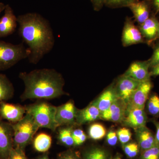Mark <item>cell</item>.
I'll list each match as a JSON object with an SVG mask.
<instances>
[{
    "mask_svg": "<svg viewBox=\"0 0 159 159\" xmlns=\"http://www.w3.org/2000/svg\"><path fill=\"white\" fill-rule=\"evenodd\" d=\"M25 89L20 96L23 101L27 99H55L68 94L64 90L65 84L62 74L54 69H35L20 73Z\"/></svg>",
    "mask_w": 159,
    "mask_h": 159,
    "instance_id": "2",
    "label": "cell"
},
{
    "mask_svg": "<svg viewBox=\"0 0 159 159\" xmlns=\"http://www.w3.org/2000/svg\"><path fill=\"white\" fill-rule=\"evenodd\" d=\"M158 38H159V24L158 34Z\"/></svg>",
    "mask_w": 159,
    "mask_h": 159,
    "instance_id": "43",
    "label": "cell"
},
{
    "mask_svg": "<svg viewBox=\"0 0 159 159\" xmlns=\"http://www.w3.org/2000/svg\"><path fill=\"white\" fill-rule=\"evenodd\" d=\"M146 110L148 114L154 117H159V97L152 94L146 102Z\"/></svg>",
    "mask_w": 159,
    "mask_h": 159,
    "instance_id": "26",
    "label": "cell"
},
{
    "mask_svg": "<svg viewBox=\"0 0 159 159\" xmlns=\"http://www.w3.org/2000/svg\"><path fill=\"white\" fill-rule=\"evenodd\" d=\"M151 6L150 1L138 0L129 5L128 8L137 22L141 25L150 17Z\"/></svg>",
    "mask_w": 159,
    "mask_h": 159,
    "instance_id": "18",
    "label": "cell"
},
{
    "mask_svg": "<svg viewBox=\"0 0 159 159\" xmlns=\"http://www.w3.org/2000/svg\"><path fill=\"white\" fill-rule=\"evenodd\" d=\"M52 138L50 135L44 133L38 134L33 140V147L36 151L45 152L51 148Z\"/></svg>",
    "mask_w": 159,
    "mask_h": 159,
    "instance_id": "24",
    "label": "cell"
},
{
    "mask_svg": "<svg viewBox=\"0 0 159 159\" xmlns=\"http://www.w3.org/2000/svg\"><path fill=\"white\" fill-rule=\"evenodd\" d=\"M106 133L107 130L105 127L100 123L92 124L88 129L89 137L94 140H99L103 139Z\"/></svg>",
    "mask_w": 159,
    "mask_h": 159,
    "instance_id": "25",
    "label": "cell"
},
{
    "mask_svg": "<svg viewBox=\"0 0 159 159\" xmlns=\"http://www.w3.org/2000/svg\"><path fill=\"white\" fill-rule=\"evenodd\" d=\"M4 15L0 18V38L13 34L17 25V17L16 16L11 6L6 5Z\"/></svg>",
    "mask_w": 159,
    "mask_h": 159,
    "instance_id": "14",
    "label": "cell"
},
{
    "mask_svg": "<svg viewBox=\"0 0 159 159\" xmlns=\"http://www.w3.org/2000/svg\"><path fill=\"white\" fill-rule=\"evenodd\" d=\"M148 121L147 114L143 109H134L127 111L125 118L121 124L125 127L134 129L146 126Z\"/></svg>",
    "mask_w": 159,
    "mask_h": 159,
    "instance_id": "15",
    "label": "cell"
},
{
    "mask_svg": "<svg viewBox=\"0 0 159 159\" xmlns=\"http://www.w3.org/2000/svg\"><path fill=\"white\" fill-rule=\"evenodd\" d=\"M8 159H28L25 151L20 148H14L11 149Z\"/></svg>",
    "mask_w": 159,
    "mask_h": 159,
    "instance_id": "33",
    "label": "cell"
},
{
    "mask_svg": "<svg viewBox=\"0 0 159 159\" xmlns=\"http://www.w3.org/2000/svg\"><path fill=\"white\" fill-rule=\"evenodd\" d=\"M151 6H152L157 12H159V0H151Z\"/></svg>",
    "mask_w": 159,
    "mask_h": 159,
    "instance_id": "39",
    "label": "cell"
},
{
    "mask_svg": "<svg viewBox=\"0 0 159 159\" xmlns=\"http://www.w3.org/2000/svg\"><path fill=\"white\" fill-rule=\"evenodd\" d=\"M74 139V146H79L83 145L87 139V136L83 130L78 128L73 129L72 132Z\"/></svg>",
    "mask_w": 159,
    "mask_h": 159,
    "instance_id": "29",
    "label": "cell"
},
{
    "mask_svg": "<svg viewBox=\"0 0 159 159\" xmlns=\"http://www.w3.org/2000/svg\"><path fill=\"white\" fill-rule=\"evenodd\" d=\"M140 83L124 74L121 75L115 82V89L117 97L123 100L127 105L131 97Z\"/></svg>",
    "mask_w": 159,
    "mask_h": 159,
    "instance_id": "9",
    "label": "cell"
},
{
    "mask_svg": "<svg viewBox=\"0 0 159 159\" xmlns=\"http://www.w3.org/2000/svg\"><path fill=\"white\" fill-rule=\"evenodd\" d=\"M150 72L151 76H159V65L152 68Z\"/></svg>",
    "mask_w": 159,
    "mask_h": 159,
    "instance_id": "38",
    "label": "cell"
},
{
    "mask_svg": "<svg viewBox=\"0 0 159 159\" xmlns=\"http://www.w3.org/2000/svg\"><path fill=\"white\" fill-rule=\"evenodd\" d=\"M38 159H50L47 155L45 154L39 157Z\"/></svg>",
    "mask_w": 159,
    "mask_h": 159,
    "instance_id": "41",
    "label": "cell"
},
{
    "mask_svg": "<svg viewBox=\"0 0 159 159\" xmlns=\"http://www.w3.org/2000/svg\"><path fill=\"white\" fill-rule=\"evenodd\" d=\"M118 139L122 146L129 142L131 139L132 133L130 130L126 127L119 128L116 131Z\"/></svg>",
    "mask_w": 159,
    "mask_h": 159,
    "instance_id": "31",
    "label": "cell"
},
{
    "mask_svg": "<svg viewBox=\"0 0 159 159\" xmlns=\"http://www.w3.org/2000/svg\"><path fill=\"white\" fill-rule=\"evenodd\" d=\"M19 34L28 46L29 62L37 64L50 53L55 43V38L49 21L39 13L31 12L17 17Z\"/></svg>",
    "mask_w": 159,
    "mask_h": 159,
    "instance_id": "1",
    "label": "cell"
},
{
    "mask_svg": "<svg viewBox=\"0 0 159 159\" xmlns=\"http://www.w3.org/2000/svg\"><path fill=\"white\" fill-rule=\"evenodd\" d=\"M118 140L116 132L114 129H111L107 134V142L110 146H115L118 143Z\"/></svg>",
    "mask_w": 159,
    "mask_h": 159,
    "instance_id": "34",
    "label": "cell"
},
{
    "mask_svg": "<svg viewBox=\"0 0 159 159\" xmlns=\"http://www.w3.org/2000/svg\"><path fill=\"white\" fill-rule=\"evenodd\" d=\"M112 159H122L121 158H120V157H116L114 158H113Z\"/></svg>",
    "mask_w": 159,
    "mask_h": 159,
    "instance_id": "42",
    "label": "cell"
},
{
    "mask_svg": "<svg viewBox=\"0 0 159 159\" xmlns=\"http://www.w3.org/2000/svg\"><path fill=\"white\" fill-rule=\"evenodd\" d=\"M82 157L83 159H112L107 149L99 146H92L86 148Z\"/></svg>",
    "mask_w": 159,
    "mask_h": 159,
    "instance_id": "21",
    "label": "cell"
},
{
    "mask_svg": "<svg viewBox=\"0 0 159 159\" xmlns=\"http://www.w3.org/2000/svg\"><path fill=\"white\" fill-rule=\"evenodd\" d=\"M30 51L23 43L13 44L0 41V70H8L22 60L28 58Z\"/></svg>",
    "mask_w": 159,
    "mask_h": 159,
    "instance_id": "5",
    "label": "cell"
},
{
    "mask_svg": "<svg viewBox=\"0 0 159 159\" xmlns=\"http://www.w3.org/2000/svg\"><path fill=\"white\" fill-rule=\"evenodd\" d=\"M149 68L148 60L134 61L123 74L137 81L142 82L150 80Z\"/></svg>",
    "mask_w": 159,
    "mask_h": 159,
    "instance_id": "13",
    "label": "cell"
},
{
    "mask_svg": "<svg viewBox=\"0 0 159 159\" xmlns=\"http://www.w3.org/2000/svg\"><path fill=\"white\" fill-rule=\"evenodd\" d=\"M13 84L5 74H0V102L9 100L14 96Z\"/></svg>",
    "mask_w": 159,
    "mask_h": 159,
    "instance_id": "22",
    "label": "cell"
},
{
    "mask_svg": "<svg viewBox=\"0 0 159 159\" xmlns=\"http://www.w3.org/2000/svg\"><path fill=\"white\" fill-rule=\"evenodd\" d=\"M25 107L26 113L31 115L40 128L48 129L54 132L59 127L55 120V106L40 101Z\"/></svg>",
    "mask_w": 159,
    "mask_h": 159,
    "instance_id": "4",
    "label": "cell"
},
{
    "mask_svg": "<svg viewBox=\"0 0 159 159\" xmlns=\"http://www.w3.org/2000/svg\"><path fill=\"white\" fill-rule=\"evenodd\" d=\"M146 1H151V0H146Z\"/></svg>",
    "mask_w": 159,
    "mask_h": 159,
    "instance_id": "44",
    "label": "cell"
},
{
    "mask_svg": "<svg viewBox=\"0 0 159 159\" xmlns=\"http://www.w3.org/2000/svg\"><path fill=\"white\" fill-rule=\"evenodd\" d=\"M77 108L74 101L69 100L64 104L56 107L55 120L59 127L75 126Z\"/></svg>",
    "mask_w": 159,
    "mask_h": 159,
    "instance_id": "8",
    "label": "cell"
},
{
    "mask_svg": "<svg viewBox=\"0 0 159 159\" xmlns=\"http://www.w3.org/2000/svg\"><path fill=\"white\" fill-rule=\"evenodd\" d=\"M152 87L153 84L151 80L140 83L129 99L126 111L134 109H145V104Z\"/></svg>",
    "mask_w": 159,
    "mask_h": 159,
    "instance_id": "6",
    "label": "cell"
},
{
    "mask_svg": "<svg viewBox=\"0 0 159 159\" xmlns=\"http://www.w3.org/2000/svg\"><path fill=\"white\" fill-rule=\"evenodd\" d=\"M74 126H63L59 127L57 134V140L60 144L66 147L74 146L72 132Z\"/></svg>",
    "mask_w": 159,
    "mask_h": 159,
    "instance_id": "23",
    "label": "cell"
},
{
    "mask_svg": "<svg viewBox=\"0 0 159 159\" xmlns=\"http://www.w3.org/2000/svg\"><path fill=\"white\" fill-rule=\"evenodd\" d=\"M122 42L124 47H129L133 45L141 43L144 42L139 28L134 24L131 19L126 18L122 31Z\"/></svg>",
    "mask_w": 159,
    "mask_h": 159,
    "instance_id": "10",
    "label": "cell"
},
{
    "mask_svg": "<svg viewBox=\"0 0 159 159\" xmlns=\"http://www.w3.org/2000/svg\"><path fill=\"white\" fill-rule=\"evenodd\" d=\"M159 22L154 16H151L140 25L139 29L143 38L151 43L158 38Z\"/></svg>",
    "mask_w": 159,
    "mask_h": 159,
    "instance_id": "20",
    "label": "cell"
},
{
    "mask_svg": "<svg viewBox=\"0 0 159 159\" xmlns=\"http://www.w3.org/2000/svg\"><path fill=\"white\" fill-rule=\"evenodd\" d=\"M101 112L99 109L91 102L85 108L77 109L76 112V125L80 126L100 119Z\"/></svg>",
    "mask_w": 159,
    "mask_h": 159,
    "instance_id": "16",
    "label": "cell"
},
{
    "mask_svg": "<svg viewBox=\"0 0 159 159\" xmlns=\"http://www.w3.org/2000/svg\"><path fill=\"white\" fill-rule=\"evenodd\" d=\"M26 113L25 107L18 104L0 102V117L11 124L21 120Z\"/></svg>",
    "mask_w": 159,
    "mask_h": 159,
    "instance_id": "11",
    "label": "cell"
},
{
    "mask_svg": "<svg viewBox=\"0 0 159 159\" xmlns=\"http://www.w3.org/2000/svg\"><path fill=\"white\" fill-rule=\"evenodd\" d=\"M148 61L151 68L159 65V42L156 46L152 56Z\"/></svg>",
    "mask_w": 159,
    "mask_h": 159,
    "instance_id": "35",
    "label": "cell"
},
{
    "mask_svg": "<svg viewBox=\"0 0 159 159\" xmlns=\"http://www.w3.org/2000/svg\"><path fill=\"white\" fill-rule=\"evenodd\" d=\"M91 2L94 10L96 11H100L105 3V0H91Z\"/></svg>",
    "mask_w": 159,
    "mask_h": 159,
    "instance_id": "36",
    "label": "cell"
},
{
    "mask_svg": "<svg viewBox=\"0 0 159 159\" xmlns=\"http://www.w3.org/2000/svg\"><path fill=\"white\" fill-rule=\"evenodd\" d=\"M0 117V159H8L13 148L12 124Z\"/></svg>",
    "mask_w": 159,
    "mask_h": 159,
    "instance_id": "7",
    "label": "cell"
},
{
    "mask_svg": "<svg viewBox=\"0 0 159 159\" xmlns=\"http://www.w3.org/2000/svg\"><path fill=\"white\" fill-rule=\"evenodd\" d=\"M123 149L126 156L129 158H134L138 155L140 148L137 142H128L123 145Z\"/></svg>",
    "mask_w": 159,
    "mask_h": 159,
    "instance_id": "27",
    "label": "cell"
},
{
    "mask_svg": "<svg viewBox=\"0 0 159 159\" xmlns=\"http://www.w3.org/2000/svg\"><path fill=\"white\" fill-rule=\"evenodd\" d=\"M134 130L137 143L142 152L149 149L156 145L154 135L146 126L136 129Z\"/></svg>",
    "mask_w": 159,
    "mask_h": 159,
    "instance_id": "19",
    "label": "cell"
},
{
    "mask_svg": "<svg viewBox=\"0 0 159 159\" xmlns=\"http://www.w3.org/2000/svg\"><path fill=\"white\" fill-rule=\"evenodd\" d=\"M6 5L3 3L0 2V13L6 9Z\"/></svg>",
    "mask_w": 159,
    "mask_h": 159,
    "instance_id": "40",
    "label": "cell"
},
{
    "mask_svg": "<svg viewBox=\"0 0 159 159\" xmlns=\"http://www.w3.org/2000/svg\"><path fill=\"white\" fill-rule=\"evenodd\" d=\"M13 129V147L25 151L33 140L40 127L31 115L26 113L24 117L12 124Z\"/></svg>",
    "mask_w": 159,
    "mask_h": 159,
    "instance_id": "3",
    "label": "cell"
},
{
    "mask_svg": "<svg viewBox=\"0 0 159 159\" xmlns=\"http://www.w3.org/2000/svg\"><path fill=\"white\" fill-rule=\"evenodd\" d=\"M138 0H105L104 6L112 9L128 7Z\"/></svg>",
    "mask_w": 159,
    "mask_h": 159,
    "instance_id": "28",
    "label": "cell"
},
{
    "mask_svg": "<svg viewBox=\"0 0 159 159\" xmlns=\"http://www.w3.org/2000/svg\"><path fill=\"white\" fill-rule=\"evenodd\" d=\"M127 105L122 99L118 98L105 111L101 113L100 119L122 123L125 118Z\"/></svg>",
    "mask_w": 159,
    "mask_h": 159,
    "instance_id": "12",
    "label": "cell"
},
{
    "mask_svg": "<svg viewBox=\"0 0 159 159\" xmlns=\"http://www.w3.org/2000/svg\"><path fill=\"white\" fill-rule=\"evenodd\" d=\"M152 122L156 128V133L155 135L156 142L157 144L159 145V122L156 121L155 120H152Z\"/></svg>",
    "mask_w": 159,
    "mask_h": 159,
    "instance_id": "37",
    "label": "cell"
},
{
    "mask_svg": "<svg viewBox=\"0 0 159 159\" xmlns=\"http://www.w3.org/2000/svg\"><path fill=\"white\" fill-rule=\"evenodd\" d=\"M139 159H159V145L142 151Z\"/></svg>",
    "mask_w": 159,
    "mask_h": 159,
    "instance_id": "30",
    "label": "cell"
},
{
    "mask_svg": "<svg viewBox=\"0 0 159 159\" xmlns=\"http://www.w3.org/2000/svg\"><path fill=\"white\" fill-rule=\"evenodd\" d=\"M56 159H83L82 155L79 152L69 149L60 152L57 155Z\"/></svg>",
    "mask_w": 159,
    "mask_h": 159,
    "instance_id": "32",
    "label": "cell"
},
{
    "mask_svg": "<svg viewBox=\"0 0 159 159\" xmlns=\"http://www.w3.org/2000/svg\"><path fill=\"white\" fill-rule=\"evenodd\" d=\"M115 88V82L111 84L92 102L99 109L100 112L107 110L111 105L118 99Z\"/></svg>",
    "mask_w": 159,
    "mask_h": 159,
    "instance_id": "17",
    "label": "cell"
}]
</instances>
